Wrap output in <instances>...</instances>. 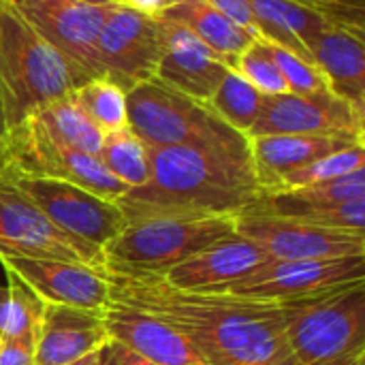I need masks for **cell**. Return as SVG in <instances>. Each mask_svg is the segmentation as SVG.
Masks as SVG:
<instances>
[{
    "instance_id": "1",
    "label": "cell",
    "mask_w": 365,
    "mask_h": 365,
    "mask_svg": "<svg viewBox=\"0 0 365 365\" xmlns=\"http://www.w3.org/2000/svg\"><path fill=\"white\" fill-rule=\"evenodd\" d=\"M105 276L113 302L182 331L207 365H299L284 336V302L180 291L156 274Z\"/></svg>"
},
{
    "instance_id": "2",
    "label": "cell",
    "mask_w": 365,
    "mask_h": 365,
    "mask_svg": "<svg viewBox=\"0 0 365 365\" xmlns=\"http://www.w3.org/2000/svg\"><path fill=\"white\" fill-rule=\"evenodd\" d=\"M150 180L115 201L126 222L173 214L237 216L265 195L250 154L150 148Z\"/></svg>"
},
{
    "instance_id": "3",
    "label": "cell",
    "mask_w": 365,
    "mask_h": 365,
    "mask_svg": "<svg viewBox=\"0 0 365 365\" xmlns=\"http://www.w3.org/2000/svg\"><path fill=\"white\" fill-rule=\"evenodd\" d=\"M11 6L0 9V101L9 128L88 81Z\"/></svg>"
},
{
    "instance_id": "4",
    "label": "cell",
    "mask_w": 365,
    "mask_h": 365,
    "mask_svg": "<svg viewBox=\"0 0 365 365\" xmlns=\"http://www.w3.org/2000/svg\"><path fill=\"white\" fill-rule=\"evenodd\" d=\"M128 126L150 148H199L250 154L248 137L225 124L207 103L190 98L158 79L126 92Z\"/></svg>"
},
{
    "instance_id": "5",
    "label": "cell",
    "mask_w": 365,
    "mask_h": 365,
    "mask_svg": "<svg viewBox=\"0 0 365 365\" xmlns=\"http://www.w3.org/2000/svg\"><path fill=\"white\" fill-rule=\"evenodd\" d=\"M284 336L299 365H364L365 282L284 302Z\"/></svg>"
},
{
    "instance_id": "6",
    "label": "cell",
    "mask_w": 365,
    "mask_h": 365,
    "mask_svg": "<svg viewBox=\"0 0 365 365\" xmlns=\"http://www.w3.org/2000/svg\"><path fill=\"white\" fill-rule=\"evenodd\" d=\"M231 233H235V216L227 214H173L133 220L103 248L105 269L163 276Z\"/></svg>"
},
{
    "instance_id": "7",
    "label": "cell",
    "mask_w": 365,
    "mask_h": 365,
    "mask_svg": "<svg viewBox=\"0 0 365 365\" xmlns=\"http://www.w3.org/2000/svg\"><path fill=\"white\" fill-rule=\"evenodd\" d=\"M0 163L17 173L71 182L113 203L130 190L105 169L98 156L53 137L34 115L6 130L0 145Z\"/></svg>"
},
{
    "instance_id": "8",
    "label": "cell",
    "mask_w": 365,
    "mask_h": 365,
    "mask_svg": "<svg viewBox=\"0 0 365 365\" xmlns=\"http://www.w3.org/2000/svg\"><path fill=\"white\" fill-rule=\"evenodd\" d=\"M0 167L17 190L62 233L71 240L103 252V248L126 227L120 207L103 197H96L71 182L26 175Z\"/></svg>"
},
{
    "instance_id": "9",
    "label": "cell",
    "mask_w": 365,
    "mask_h": 365,
    "mask_svg": "<svg viewBox=\"0 0 365 365\" xmlns=\"http://www.w3.org/2000/svg\"><path fill=\"white\" fill-rule=\"evenodd\" d=\"M167 49V24L152 13L126 4H109L96 53L103 77L124 92L156 77Z\"/></svg>"
},
{
    "instance_id": "10",
    "label": "cell",
    "mask_w": 365,
    "mask_h": 365,
    "mask_svg": "<svg viewBox=\"0 0 365 365\" xmlns=\"http://www.w3.org/2000/svg\"><path fill=\"white\" fill-rule=\"evenodd\" d=\"M365 282V257L319 261H269L216 295L263 302H299Z\"/></svg>"
},
{
    "instance_id": "11",
    "label": "cell",
    "mask_w": 365,
    "mask_h": 365,
    "mask_svg": "<svg viewBox=\"0 0 365 365\" xmlns=\"http://www.w3.org/2000/svg\"><path fill=\"white\" fill-rule=\"evenodd\" d=\"M235 233L255 242L269 261L365 257V233L327 229L257 207L235 216Z\"/></svg>"
},
{
    "instance_id": "12",
    "label": "cell",
    "mask_w": 365,
    "mask_h": 365,
    "mask_svg": "<svg viewBox=\"0 0 365 365\" xmlns=\"http://www.w3.org/2000/svg\"><path fill=\"white\" fill-rule=\"evenodd\" d=\"M21 19L83 75L103 77L96 41L111 2L94 0H6Z\"/></svg>"
},
{
    "instance_id": "13",
    "label": "cell",
    "mask_w": 365,
    "mask_h": 365,
    "mask_svg": "<svg viewBox=\"0 0 365 365\" xmlns=\"http://www.w3.org/2000/svg\"><path fill=\"white\" fill-rule=\"evenodd\" d=\"M0 257H34L83 263L105 274L103 252L56 229L0 167Z\"/></svg>"
},
{
    "instance_id": "14",
    "label": "cell",
    "mask_w": 365,
    "mask_h": 365,
    "mask_svg": "<svg viewBox=\"0 0 365 365\" xmlns=\"http://www.w3.org/2000/svg\"><path fill=\"white\" fill-rule=\"evenodd\" d=\"M364 109L325 92H284L265 96L263 109L248 137L261 135H323L365 143Z\"/></svg>"
},
{
    "instance_id": "15",
    "label": "cell",
    "mask_w": 365,
    "mask_h": 365,
    "mask_svg": "<svg viewBox=\"0 0 365 365\" xmlns=\"http://www.w3.org/2000/svg\"><path fill=\"white\" fill-rule=\"evenodd\" d=\"M0 267L17 276L45 304L105 310L111 299L107 276L83 263L34 257H0Z\"/></svg>"
},
{
    "instance_id": "16",
    "label": "cell",
    "mask_w": 365,
    "mask_h": 365,
    "mask_svg": "<svg viewBox=\"0 0 365 365\" xmlns=\"http://www.w3.org/2000/svg\"><path fill=\"white\" fill-rule=\"evenodd\" d=\"M265 263H269V257L255 242L240 233H231L173 265L163 278L180 291L220 293Z\"/></svg>"
},
{
    "instance_id": "17",
    "label": "cell",
    "mask_w": 365,
    "mask_h": 365,
    "mask_svg": "<svg viewBox=\"0 0 365 365\" xmlns=\"http://www.w3.org/2000/svg\"><path fill=\"white\" fill-rule=\"evenodd\" d=\"M111 342L126 346L156 365H207L197 346L169 323L109 299L103 310Z\"/></svg>"
},
{
    "instance_id": "18",
    "label": "cell",
    "mask_w": 365,
    "mask_h": 365,
    "mask_svg": "<svg viewBox=\"0 0 365 365\" xmlns=\"http://www.w3.org/2000/svg\"><path fill=\"white\" fill-rule=\"evenodd\" d=\"M103 310L45 304L34 338V365H68L105 346Z\"/></svg>"
},
{
    "instance_id": "19",
    "label": "cell",
    "mask_w": 365,
    "mask_h": 365,
    "mask_svg": "<svg viewBox=\"0 0 365 365\" xmlns=\"http://www.w3.org/2000/svg\"><path fill=\"white\" fill-rule=\"evenodd\" d=\"M165 24L167 49L154 79L190 98L207 103L231 68L188 30L169 21Z\"/></svg>"
},
{
    "instance_id": "20",
    "label": "cell",
    "mask_w": 365,
    "mask_h": 365,
    "mask_svg": "<svg viewBox=\"0 0 365 365\" xmlns=\"http://www.w3.org/2000/svg\"><path fill=\"white\" fill-rule=\"evenodd\" d=\"M353 145H365V143H355L338 137H323V135L248 137L250 160L265 192L276 190L284 175Z\"/></svg>"
},
{
    "instance_id": "21",
    "label": "cell",
    "mask_w": 365,
    "mask_h": 365,
    "mask_svg": "<svg viewBox=\"0 0 365 365\" xmlns=\"http://www.w3.org/2000/svg\"><path fill=\"white\" fill-rule=\"evenodd\" d=\"M250 4L259 38L293 51L312 62L310 49L336 24L323 13L297 0H246Z\"/></svg>"
},
{
    "instance_id": "22",
    "label": "cell",
    "mask_w": 365,
    "mask_h": 365,
    "mask_svg": "<svg viewBox=\"0 0 365 365\" xmlns=\"http://www.w3.org/2000/svg\"><path fill=\"white\" fill-rule=\"evenodd\" d=\"M154 15L188 30L229 68H235L237 58L257 41L250 32L235 26L205 0H165Z\"/></svg>"
},
{
    "instance_id": "23",
    "label": "cell",
    "mask_w": 365,
    "mask_h": 365,
    "mask_svg": "<svg viewBox=\"0 0 365 365\" xmlns=\"http://www.w3.org/2000/svg\"><path fill=\"white\" fill-rule=\"evenodd\" d=\"M310 56L334 94L365 109L364 32L334 26L317 41Z\"/></svg>"
},
{
    "instance_id": "24",
    "label": "cell",
    "mask_w": 365,
    "mask_h": 365,
    "mask_svg": "<svg viewBox=\"0 0 365 365\" xmlns=\"http://www.w3.org/2000/svg\"><path fill=\"white\" fill-rule=\"evenodd\" d=\"M98 158L105 169L130 190L143 186L150 180V145L130 126L103 135Z\"/></svg>"
},
{
    "instance_id": "25",
    "label": "cell",
    "mask_w": 365,
    "mask_h": 365,
    "mask_svg": "<svg viewBox=\"0 0 365 365\" xmlns=\"http://www.w3.org/2000/svg\"><path fill=\"white\" fill-rule=\"evenodd\" d=\"M53 137L66 141L68 145L98 156L103 133L92 124V120L83 113V109L77 105L73 94H66L38 111L32 113Z\"/></svg>"
},
{
    "instance_id": "26",
    "label": "cell",
    "mask_w": 365,
    "mask_h": 365,
    "mask_svg": "<svg viewBox=\"0 0 365 365\" xmlns=\"http://www.w3.org/2000/svg\"><path fill=\"white\" fill-rule=\"evenodd\" d=\"M263 101L265 96L257 88H252L237 71L231 68L216 92L210 96L207 107L233 130L248 137L250 128L261 115Z\"/></svg>"
},
{
    "instance_id": "27",
    "label": "cell",
    "mask_w": 365,
    "mask_h": 365,
    "mask_svg": "<svg viewBox=\"0 0 365 365\" xmlns=\"http://www.w3.org/2000/svg\"><path fill=\"white\" fill-rule=\"evenodd\" d=\"M71 94L103 135L128 126L126 92L111 79L92 77L77 86Z\"/></svg>"
},
{
    "instance_id": "28",
    "label": "cell",
    "mask_w": 365,
    "mask_h": 365,
    "mask_svg": "<svg viewBox=\"0 0 365 365\" xmlns=\"http://www.w3.org/2000/svg\"><path fill=\"white\" fill-rule=\"evenodd\" d=\"M359 169H365V145H353V148H346L342 152L319 158V160L306 165L304 169H297V171L284 175L276 190L302 188V186L319 184V182H329V180L355 173Z\"/></svg>"
},
{
    "instance_id": "29",
    "label": "cell",
    "mask_w": 365,
    "mask_h": 365,
    "mask_svg": "<svg viewBox=\"0 0 365 365\" xmlns=\"http://www.w3.org/2000/svg\"><path fill=\"white\" fill-rule=\"evenodd\" d=\"M252 88H257L263 96L284 94L289 92V86L276 66L274 58L267 51V43L263 38H257L240 58L235 68Z\"/></svg>"
},
{
    "instance_id": "30",
    "label": "cell",
    "mask_w": 365,
    "mask_h": 365,
    "mask_svg": "<svg viewBox=\"0 0 365 365\" xmlns=\"http://www.w3.org/2000/svg\"><path fill=\"white\" fill-rule=\"evenodd\" d=\"M4 276L11 291V314L6 331L0 338H36L45 302L11 272H4Z\"/></svg>"
},
{
    "instance_id": "31",
    "label": "cell",
    "mask_w": 365,
    "mask_h": 365,
    "mask_svg": "<svg viewBox=\"0 0 365 365\" xmlns=\"http://www.w3.org/2000/svg\"><path fill=\"white\" fill-rule=\"evenodd\" d=\"M267 43V41H265ZM267 51L274 58L276 66L280 68L289 92H297V94H310V92H325L329 90L327 79L323 77V73L310 64L308 60L295 56L293 51L278 47L274 43H267Z\"/></svg>"
},
{
    "instance_id": "32",
    "label": "cell",
    "mask_w": 365,
    "mask_h": 365,
    "mask_svg": "<svg viewBox=\"0 0 365 365\" xmlns=\"http://www.w3.org/2000/svg\"><path fill=\"white\" fill-rule=\"evenodd\" d=\"M323 13L329 21L340 28H351L364 32L365 0H297Z\"/></svg>"
},
{
    "instance_id": "33",
    "label": "cell",
    "mask_w": 365,
    "mask_h": 365,
    "mask_svg": "<svg viewBox=\"0 0 365 365\" xmlns=\"http://www.w3.org/2000/svg\"><path fill=\"white\" fill-rule=\"evenodd\" d=\"M207 4H212L218 13H222L225 17H229L235 26H240L242 30L250 32L255 38H259L257 28H255V17L250 11V4L246 0H205Z\"/></svg>"
},
{
    "instance_id": "34",
    "label": "cell",
    "mask_w": 365,
    "mask_h": 365,
    "mask_svg": "<svg viewBox=\"0 0 365 365\" xmlns=\"http://www.w3.org/2000/svg\"><path fill=\"white\" fill-rule=\"evenodd\" d=\"M34 338H0V365H32Z\"/></svg>"
},
{
    "instance_id": "35",
    "label": "cell",
    "mask_w": 365,
    "mask_h": 365,
    "mask_svg": "<svg viewBox=\"0 0 365 365\" xmlns=\"http://www.w3.org/2000/svg\"><path fill=\"white\" fill-rule=\"evenodd\" d=\"M109 351L113 353L118 365H156L152 364V361H148V359H143V357H139L137 353L128 351L126 346H122L118 342H111V340H109Z\"/></svg>"
},
{
    "instance_id": "36",
    "label": "cell",
    "mask_w": 365,
    "mask_h": 365,
    "mask_svg": "<svg viewBox=\"0 0 365 365\" xmlns=\"http://www.w3.org/2000/svg\"><path fill=\"white\" fill-rule=\"evenodd\" d=\"M9 314H11V291H9V284L0 282V336H4L6 331Z\"/></svg>"
},
{
    "instance_id": "37",
    "label": "cell",
    "mask_w": 365,
    "mask_h": 365,
    "mask_svg": "<svg viewBox=\"0 0 365 365\" xmlns=\"http://www.w3.org/2000/svg\"><path fill=\"white\" fill-rule=\"evenodd\" d=\"M94 2H111V4H126V6H135V9H141L145 13H156L165 0H94Z\"/></svg>"
},
{
    "instance_id": "38",
    "label": "cell",
    "mask_w": 365,
    "mask_h": 365,
    "mask_svg": "<svg viewBox=\"0 0 365 365\" xmlns=\"http://www.w3.org/2000/svg\"><path fill=\"white\" fill-rule=\"evenodd\" d=\"M105 346H107V344H105ZM105 346H101V349L92 351L90 355H86V357H81V359H77V361H73V364H68V365H101L103 364Z\"/></svg>"
},
{
    "instance_id": "39",
    "label": "cell",
    "mask_w": 365,
    "mask_h": 365,
    "mask_svg": "<svg viewBox=\"0 0 365 365\" xmlns=\"http://www.w3.org/2000/svg\"><path fill=\"white\" fill-rule=\"evenodd\" d=\"M6 130H9V122H6V113H4V105L0 101V145L6 137Z\"/></svg>"
},
{
    "instance_id": "40",
    "label": "cell",
    "mask_w": 365,
    "mask_h": 365,
    "mask_svg": "<svg viewBox=\"0 0 365 365\" xmlns=\"http://www.w3.org/2000/svg\"><path fill=\"white\" fill-rule=\"evenodd\" d=\"M101 365H118L115 357H113V353L109 351V342H107V346H105V353H103V364Z\"/></svg>"
},
{
    "instance_id": "41",
    "label": "cell",
    "mask_w": 365,
    "mask_h": 365,
    "mask_svg": "<svg viewBox=\"0 0 365 365\" xmlns=\"http://www.w3.org/2000/svg\"><path fill=\"white\" fill-rule=\"evenodd\" d=\"M4 4H6V0H0V9H2Z\"/></svg>"
},
{
    "instance_id": "42",
    "label": "cell",
    "mask_w": 365,
    "mask_h": 365,
    "mask_svg": "<svg viewBox=\"0 0 365 365\" xmlns=\"http://www.w3.org/2000/svg\"><path fill=\"white\" fill-rule=\"evenodd\" d=\"M32 365H34V364H32Z\"/></svg>"
}]
</instances>
